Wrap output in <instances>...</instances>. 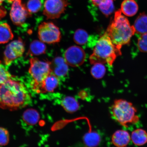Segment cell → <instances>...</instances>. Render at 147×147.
I'll use <instances>...</instances> for the list:
<instances>
[{
  "label": "cell",
  "mask_w": 147,
  "mask_h": 147,
  "mask_svg": "<svg viewBox=\"0 0 147 147\" xmlns=\"http://www.w3.org/2000/svg\"><path fill=\"white\" fill-rule=\"evenodd\" d=\"M51 67L52 73L59 79L64 78L68 73V65L61 57L55 58L51 62Z\"/></svg>",
  "instance_id": "obj_11"
},
{
  "label": "cell",
  "mask_w": 147,
  "mask_h": 147,
  "mask_svg": "<svg viewBox=\"0 0 147 147\" xmlns=\"http://www.w3.org/2000/svg\"><path fill=\"white\" fill-rule=\"evenodd\" d=\"M42 6L41 0H29L27 3V8L32 14L38 12L41 10Z\"/></svg>",
  "instance_id": "obj_25"
},
{
  "label": "cell",
  "mask_w": 147,
  "mask_h": 147,
  "mask_svg": "<svg viewBox=\"0 0 147 147\" xmlns=\"http://www.w3.org/2000/svg\"><path fill=\"white\" fill-rule=\"evenodd\" d=\"M138 47L141 52L147 53V33L143 34L138 41Z\"/></svg>",
  "instance_id": "obj_27"
},
{
  "label": "cell",
  "mask_w": 147,
  "mask_h": 147,
  "mask_svg": "<svg viewBox=\"0 0 147 147\" xmlns=\"http://www.w3.org/2000/svg\"><path fill=\"white\" fill-rule=\"evenodd\" d=\"M136 108L131 102L124 99H117L111 109L112 117L121 125L128 127L139 121Z\"/></svg>",
  "instance_id": "obj_4"
},
{
  "label": "cell",
  "mask_w": 147,
  "mask_h": 147,
  "mask_svg": "<svg viewBox=\"0 0 147 147\" xmlns=\"http://www.w3.org/2000/svg\"><path fill=\"white\" fill-rule=\"evenodd\" d=\"M59 78L51 72L41 84L38 93L51 92L57 87Z\"/></svg>",
  "instance_id": "obj_13"
},
{
  "label": "cell",
  "mask_w": 147,
  "mask_h": 147,
  "mask_svg": "<svg viewBox=\"0 0 147 147\" xmlns=\"http://www.w3.org/2000/svg\"><path fill=\"white\" fill-rule=\"evenodd\" d=\"M111 140L112 143L115 146L124 147L127 146L129 143L131 136L126 130H119L113 134Z\"/></svg>",
  "instance_id": "obj_12"
},
{
  "label": "cell",
  "mask_w": 147,
  "mask_h": 147,
  "mask_svg": "<svg viewBox=\"0 0 147 147\" xmlns=\"http://www.w3.org/2000/svg\"><path fill=\"white\" fill-rule=\"evenodd\" d=\"M106 32L115 45L121 49L122 46L129 43L135 33L133 26L123 15L121 9L116 11L114 18Z\"/></svg>",
  "instance_id": "obj_2"
},
{
  "label": "cell",
  "mask_w": 147,
  "mask_h": 147,
  "mask_svg": "<svg viewBox=\"0 0 147 147\" xmlns=\"http://www.w3.org/2000/svg\"><path fill=\"white\" fill-rule=\"evenodd\" d=\"M121 49L113 43L106 32L97 41L90 57V62L92 64L107 63L111 66L117 57L121 54Z\"/></svg>",
  "instance_id": "obj_3"
},
{
  "label": "cell",
  "mask_w": 147,
  "mask_h": 147,
  "mask_svg": "<svg viewBox=\"0 0 147 147\" xmlns=\"http://www.w3.org/2000/svg\"><path fill=\"white\" fill-rule=\"evenodd\" d=\"M11 78V76L6 67L0 61V86Z\"/></svg>",
  "instance_id": "obj_26"
},
{
  "label": "cell",
  "mask_w": 147,
  "mask_h": 147,
  "mask_svg": "<svg viewBox=\"0 0 147 147\" xmlns=\"http://www.w3.org/2000/svg\"><path fill=\"white\" fill-rule=\"evenodd\" d=\"M103 64L96 63L93 64L91 70V74L93 78L100 79L104 76L106 72V69Z\"/></svg>",
  "instance_id": "obj_23"
},
{
  "label": "cell",
  "mask_w": 147,
  "mask_h": 147,
  "mask_svg": "<svg viewBox=\"0 0 147 147\" xmlns=\"http://www.w3.org/2000/svg\"><path fill=\"white\" fill-rule=\"evenodd\" d=\"M38 36L40 41L49 44L58 43L61 38L59 28L50 22H43L39 25Z\"/></svg>",
  "instance_id": "obj_6"
},
{
  "label": "cell",
  "mask_w": 147,
  "mask_h": 147,
  "mask_svg": "<svg viewBox=\"0 0 147 147\" xmlns=\"http://www.w3.org/2000/svg\"><path fill=\"white\" fill-rule=\"evenodd\" d=\"M121 10L125 16H132L137 13L138 6L135 0H124L121 4Z\"/></svg>",
  "instance_id": "obj_14"
},
{
  "label": "cell",
  "mask_w": 147,
  "mask_h": 147,
  "mask_svg": "<svg viewBox=\"0 0 147 147\" xmlns=\"http://www.w3.org/2000/svg\"><path fill=\"white\" fill-rule=\"evenodd\" d=\"M130 136L131 140L136 146H142L147 143V133L142 129H137L134 130Z\"/></svg>",
  "instance_id": "obj_15"
},
{
  "label": "cell",
  "mask_w": 147,
  "mask_h": 147,
  "mask_svg": "<svg viewBox=\"0 0 147 147\" xmlns=\"http://www.w3.org/2000/svg\"><path fill=\"white\" fill-rule=\"evenodd\" d=\"M43 42L35 41L30 46L29 53L32 55H38L44 54L46 52L47 47Z\"/></svg>",
  "instance_id": "obj_21"
},
{
  "label": "cell",
  "mask_w": 147,
  "mask_h": 147,
  "mask_svg": "<svg viewBox=\"0 0 147 147\" xmlns=\"http://www.w3.org/2000/svg\"><path fill=\"white\" fill-rule=\"evenodd\" d=\"M133 26L135 32L140 34L147 33V15L141 13L137 18Z\"/></svg>",
  "instance_id": "obj_16"
},
{
  "label": "cell",
  "mask_w": 147,
  "mask_h": 147,
  "mask_svg": "<svg viewBox=\"0 0 147 147\" xmlns=\"http://www.w3.org/2000/svg\"><path fill=\"white\" fill-rule=\"evenodd\" d=\"M23 118L27 124L34 125L37 123L39 120V115L36 110L29 109L24 113Z\"/></svg>",
  "instance_id": "obj_19"
},
{
  "label": "cell",
  "mask_w": 147,
  "mask_h": 147,
  "mask_svg": "<svg viewBox=\"0 0 147 147\" xmlns=\"http://www.w3.org/2000/svg\"><path fill=\"white\" fill-rule=\"evenodd\" d=\"M100 136L96 132L86 134L84 136V144L88 146H96L100 142Z\"/></svg>",
  "instance_id": "obj_20"
},
{
  "label": "cell",
  "mask_w": 147,
  "mask_h": 147,
  "mask_svg": "<svg viewBox=\"0 0 147 147\" xmlns=\"http://www.w3.org/2000/svg\"><path fill=\"white\" fill-rule=\"evenodd\" d=\"M61 104L64 109L70 113L76 112L79 108L78 101L74 97L71 96L64 98L61 101Z\"/></svg>",
  "instance_id": "obj_18"
},
{
  "label": "cell",
  "mask_w": 147,
  "mask_h": 147,
  "mask_svg": "<svg viewBox=\"0 0 147 147\" xmlns=\"http://www.w3.org/2000/svg\"><path fill=\"white\" fill-rule=\"evenodd\" d=\"M64 56L68 65L74 67L82 65L86 58L85 53L83 49L76 46L69 48L66 51Z\"/></svg>",
  "instance_id": "obj_9"
},
{
  "label": "cell",
  "mask_w": 147,
  "mask_h": 147,
  "mask_svg": "<svg viewBox=\"0 0 147 147\" xmlns=\"http://www.w3.org/2000/svg\"><path fill=\"white\" fill-rule=\"evenodd\" d=\"M69 4L68 0H46L43 14L47 19L58 18L64 13Z\"/></svg>",
  "instance_id": "obj_7"
},
{
  "label": "cell",
  "mask_w": 147,
  "mask_h": 147,
  "mask_svg": "<svg viewBox=\"0 0 147 147\" xmlns=\"http://www.w3.org/2000/svg\"><path fill=\"white\" fill-rule=\"evenodd\" d=\"M89 35L86 31L82 29H78L75 32L74 36V40L78 45H84L87 43Z\"/></svg>",
  "instance_id": "obj_24"
},
{
  "label": "cell",
  "mask_w": 147,
  "mask_h": 147,
  "mask_svg": "<svg viewBox=\"0 0 147 147\" xmlns=\"http://www.w3.org/2000/svg\"><path fill=\"white\" fill-rule=\"evenodd\" d=\"M29 72L32 79L31 87L38 93L42 82L52 72L51 62L40 60L36 58H31Z\"/></svg>",
  "instance_id": "obj_5"
},
{
  "label": "cell",
  "mask_w": 147,
  "mask_h": 147,
  "mask_svg": "<svg viewBox=\"0 0 147 147\" xmlns=\"http://www.w3.org/2000/svg\"><path fill=\"white\" fill-rule=\"evenodd\" d=\"M12 2L10 12L12 21L18 26L23 25L31 13L22 3V0H10Z\"/></svg>",
  "instance_id": "obj_8"
},
{
  "label": "cell",
  "mask_w": 147,
  "mask_h": 147,
  "mask_svg": "<svg viewBox=\"0 0 147 147\" xmlns=\"http://www.w3.org/2000/svg\"><path fill=\"white\" fill-rule=\"evenodd\" d=\"M13 38V34L8 24L0 23V44L7 43Z\"/></svg>",
  "instance_id": "obj_17"
},
{
  "label": "cell",
  "mask_w": 147,
  "mask_h": 147,
  "mask_svg": "<svg viewBox=\"0 0 147 147\" xmlns=\"http://www.w3.org/2000/svg\"><path fill=\"white\" fill-rule=\"evenodd\" d=\"M92 4L95 6H98L102 0H90Z\"/></svg>",
  "instance_id": "obj_30"
},
{
  "label": "cell",
  "mask_w": 147,
  "mask_h": 147,
  "mask_svg": "<svg viewBox=\"0 0 147 147\" xmlns=\"http://www.w3.org/2000/svg\"><path fill=\"white\" fill-rule=\"evenodd\" d=\"M5 1V0H0V18L4 16L5 14V10L1 6V4Z\"/></svg>",
  "instance_id": "obj_29"
},
{
  "label": "cell",
  "mask_w": 147,
  "mask_h": 147,
  "mask_svg": "<svg viewBox=\"0 0 147 147\" xmlns=\"http://www.w3.org/2000/svg\"><path fill=\"white\" fill-rule=\"evenodd\" d=\"M31 95L23 84L9 79L0 86V105L3 107L17 109L30 103Z\"/></svg>",
  "instance_id": "obj_1"
},
{
  "label": "cell",
  "mask_w": 147,
  "mask_h": 147,
  "mask_svg": "<svg viewBox=\"0 0 147 147\" xmlns=\"http://www.w3.org/2000/svg\"><path fill=\"white\" fill-rule=\"evenodd\" d=\"M9 141V134L8 130L0 127V146H6Z\"/></svg>",
  "instance_id": "obj_28"
},
{
  "label": "cell",
  "mask_w": 147,
  "mask_h": 147,
  "mask_svg": "<svg viewBox=\"0 0 147 147\" xmlns=\"http://www.w3.org/2000/svg\"><path fill=\"white\" fill-rule=\"evenodd\" d=\"M114 0H102L98 7L101 12L105 16H109L111 14L115 9L113 1Z\"/></svg>",
  "instance_id": "obj_22"
},
{
  "label": "cell",
  "mask_w": 147,
  "mask_h": 147,
  "mask_svg": "<svg viewBox=\"0 0 147 147\" xmlns=\"http://www.w3.org/2000/svg\"><path fill=\"white\" fill-rule=\"evenodd\" d=\"M24 51V45L20 39L9 44L4 52V61L5 65H10L14 60L22 56Z\"/></svg>",
  "instance_id": "obj_10"
}]
</instances>
